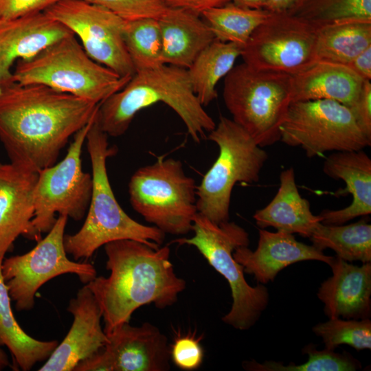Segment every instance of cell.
<instances>
[{
  "label": "cell",
  "instance_id": "obj_15",
  "mask_svg": "<svg viewBox=\"0 0 371 371\" xmlns=\"http://www.w3.org/2000/svg\"><path fill=\"white\" fill-rule=\"evenodd\" d=\"M108 341L99 351L80 362L74 371H168L170 346L155 325L124 323L106 335Z\"/></svg>",
  "mask_w": 371,
  "mask_h": 371
},
{
  "label": "cell",
  "instance_id": "obj_29",
  "mask_svg": "<svg viewBox=\"0 0 371 371\" xmlns=\"http://www.w3.org/2000/svg\"><path fill=\"white\" fill-rule=\"evenodd\" d=\"M271 14L266 10L243 8L229 2L207 10L201 15L216 39L233 43L243 48L253 32Z\"/></svg>",
  "mask_w": 371,
  "mask_h": 371
},
{
  "label": "cell",
  "instance_id": "obj_24",
  "mask_svg": "<svg viewBox=\"0 0 371 371\" xmlns=\"http://www.w3.org/2000/svg\"><path fill=\"white\" fill-rule=\"evenodd\" d=\"M253 217L260 229L271 227L304 238H309L321 223L319 216L312 213L309 201L300 194L292 167L280 172L276 194Z\"/></svg>",
  "mask_w": 371,
  "mask_h": 371
},
{
  "label": "cell",
  "instance_id": "obj_17",
  "mask_svg": "<svg viewBox=\"0 0 371 371\" xmlns=\"http://www.w3.org/2000/svg\"><path fill=\"white\" fill-rule=\"evenodd\" d=\"M258 246L251 251L248 246L237 247L233 252L244 273L254 276L258 283L273 282L286 267L300 261L317 260L330 265L335 256L324 254L314 245L296 240L293 234L260 229Z\"/></svg>",
  "mask_w": 371,
  "mask_h": 371
},
{
  "label": "cell",
  "instance_id": "obj_23",
  "mask_svg": "<svg viewBox=\"0 0 371 371\" xmlns=\"http://www.w3.org/2000/svg\"><path fill=\"white\" fill-rule=\"evenodd\" d=\"M363 82L347 65L317 61L292 75V102L330 100L350 108L357 100Z\"/></svg>",
  "mask_w": 371,
  "mask_h": 371
},
{
  "label": "cell",
  "instance_id": "obj_22",
  "mask_svg": "<svg viewBox=\"0 0 371 371\" xmlns=\"http://www.w3.org/2000/svg\"><path fill=\"white\" fill-rule=\"evenodd\" d=\"M164 64L188 69L215 36L200 15L186 9L168 8L158 19Z\"/></svg>",
  "mask_w": 371,
  "mask_h": 371
},
{
  "label": "cell",
  "instance_id": "obj_9",
  "mask_svg": "<svg viewBox=\"0 0 371 371\" xmlns=\"http://www.w3.org/2000/svg\"><path fill=\"white\" fill-rule=\"evenodd\" d=\"M196 188L181 161L164 156L137 169L128 183L133 210L164 233L177 236L192 231L197 214Z\"/></svg>",
  "mask_w": 371,
  "mask_h": 371
},
{
  "label": "cell",
  "instance_id": "obj_21",
  "mask_svg": "<svg viewBox=\"0 0 371 371\" xmlns=\"http://www.w3.org/2000/svg\"><path fill=\"white\" fill-rule=\"evenodd\" d=\"M324 173L341 179L346 188L337 196L352 194L351 203L339 210H324L318 216L325 225H342L359 216L371 214V159L363 150L335 152L328 155L322 167Z\"/></svg>",
  "mask_w": 371,
  "mask_h": 371
},
{
  "label": "cell",
  "instance_id": "obj_28",
  "mask_svg": "<svg viewBox=\"0 0 371 371\" xmlns=\"http://www.w3.org/2000/svg\"><path fill=\"white\" fill-rule=\"evenodd\" d=\"M309 238L317 248L333 249L347 262H371V225L364 218L348 225L320 223Z\"/></svg>",
  "mask_w": 371,
  "mask_h": 371
},
{
  "label": "cell",
  "instance_id": "obj_40",
  "mask_svg": "<svg viewBox=\"0 0 371 371\" xmlns=\"http://www.w3.org/2000/svg\"><path fill=\"white\" fill-rule=\"evenodd\" d=\"M296 0H267L263 10L271 13L286 11Z\"/></svg>",
  "mask_w": 371,
  "mask_h": 371
},
{
  "label": "cell",
  "instance_id": "obj_25",
  "mask_svg": "<svg viewBox=\"0 0 371 371\" xmlns=\"http://www.w3.org/2000/svg\"><path fill=\"white\" fill-rule=\"evenodd\" d=\"M370 46L371 19H344L317 27V61L347 65Z\"/></svg>",
  "mask_w": 371,
  "mask_h": 371
},
{
  "label": "cell",
  "instance_id": "obj_30",
  "mask_svg": "<svg viewBox=\"0 0 371 371\" xmlns=\"http://www.w3.org/2000/svg\"><path fill=\"white\" fill-rule=\"evenodd\" d=\"M124 40L135 72L165 65L162 59L161 38L157 19L127 21Z\"/></svg>",
  "mask_w": 371,
  "mask_h": 371
},
{
  "label": "cell",
  "instance_id": "obj_38",
  "mask_svg": "<svg viewBox=\"0 0 371 371\" xmlns=\"http://www.w3.org/2000/svg\"><path fill=\"white\" fill-rule=\"evenodd\" d=\"M169 8H183L199 15L210 8L223 6L232 0H163Z\"/></svg>",
  "mask_w": 371,
  "mask_h": 371
},
{
  "label": "cell",
  "instance_id": "obj_27",
  "mask_svg": "<svg viewBox=\"0 0 371 371\" xmlns=\"http://www.w3.org/2000/svg\"><path fill=\"white\" fill-rule=\"evenodd\" d=\"M242 49L235 43L215 38L187 69L192 90L203 106L216 98L218 82L234 67Z\"/></svg>",
  "mask_w": 371,
  "mask_h": 371
},
{
  "label": "cell",
  "instance_id": "obj_14",
  "mask_svg": "<svg viewBox=\"0 0 371 371\" xmlns=\"http://www.w3.org/2000/svg\"><path fill=\"white\" fill-rule=\"evenodd\" d=\"M44 12L77 36L93 60L122 77L135 74L124 40L127 21L81 0H59Z\"/></svg>",
  "mask_w": 371,
  "mask_h": 371
},
{
  "label": "cell",
  "instance_id": "obj_3",
  "mask_svg": "<svg viewBox=\"0 0 371 371\" xmlns=\"http://www.w3.org/2000/svg\"><path fill=\"white\" fill-rule=\"evenodd\" d=\"M157 102L179 115L196 143L216 126L194 93L187 69L170 65L135 72L122 89L99 104L95 120L108 136L120 137L140 110Z\"/></svg>",
  "mask_w": 371,
  "mask_h": 371
},
{
  "label": "cell",
  "instance_id": "obj_32",
  "mask_svg": "<svg viewBox=\"0 0 371 371\" xmlns=\"http://www.w3.org/2000/svg\"><path fill=\"white\" fill-rule=\"evenodd\" d=\"M308 359L297 365L293 362L284 366L282 363L266 361L258 363L254 360L243 362V366L251 371H355L361 368V362L348 352L338 353L327 348L318 350L313 344L302 349Z\"/></svg>",
  "mask_w": 371,
  "mask_h": 371
},
{
  "label": "cell",
  "instance_id": "obj_16",
  "mask_svg": "<svg viewBox=\"0 0 371 371\" xmlns=\"http://www.w3.org/2000/svg\"><path fill=\"white\" fill-rule=\"evenodd\" d=\"M67 311L73 315L71 326L39 371H74L108 341L101 326L102 314L93 293L87 284L70 300Z\"/></svg>",
  "mask_w": 371,
  "mask_h": 371
},
{
  "label": "cell",
  "instance_id": "obj_6",
  "mask_svg": "<svg viewBox=\"0 0 371 371\" xmlns=\"http://www.w3.org/2000/svg\"><path fill=\"white\" fill-rule=\"evenodd\" d=\"M192 231V237L179 238L172 242L196 247L225 278L231 289L232 304L222 321L235 329L249 330L258 321L269 302L267 288L260 283L255 286L249 285L245 278L243 266L233 256L237 247L249 246V234L234 222L217 224L198 212Z\"/></svg>",
  "mask_w": 371,
  "mask_h": 371
},
{
  "label": "cell",
  "instance_id": "obj_7",
  "mask_svg": "<svg viewBox=\"0 0 371 371\" xmlns=\"http://www.w3.org/2000/svg\"><path fill=\"white\" fill-rule=\"evenodd\" d=\"M223 98L232 120L260 146H271L280 140V126L292 102V75L243 63L225 76Z\"/></svg>",
  "mask_w": 371,
  "mask_h": 371
},
{
  "label": "cell",
  "instance_id": "obj_10",
  "mask_svg": "<svg viewBox=\"0 0 371 371\" xmlns=\"http://www.w3.org/2000/svg\"><path fill=\"white\" fill-rule=\"evenodd\" d=\"M280 141L302 148L308 158L371 146V138L350 109L330 100L291 102L280 126Z\"/></svg>",
  "mask_w": 371,
  "mask_h": 371
},
{
  "label": "cell",
  "instance_id": "obj_19",
  "mask_svg": "<svg viewBox=\"0 0 371 371\" xmlns=\"http://www.w3.org/2000/svg\"><path fill=\"white\" fill-rule=\"evenodd\" d=\"M38 172L0 163V260L22 235L32 240L33 193Z\"/></svg>",
  "mask_w": 371,
  "mask_h": 371
},
{
  "label": "cell",
  "instance_id": "obj_2",
  "mask_svg": "<svg viewBox=\"0 0 371 371\" xmlns=\"http://www.w3.org/2000/svg\"><path fill=\"white\" fill-rule=\"evenodd\" d=\"M108 277L96 276L86 284L102 311L106 335L124 323L142 306L164 309L175 304L186 287L176 274L168 246L153 248L130 239L106 243Z\"/></svg>",
  "mask_w": 371,
  "mask_h": 371
},
{
  "label": "cell",
  "instance_id": "obj_8",
  "mask_svg": "<svg viewBox=\"0 0 371 371\" xmlns=\"http://www.w3.org/2000/svg\"><path fill=\"white\" fill-rule=\"evenodd\" d=\"M207 138L218 147V156L196 186L197 212L220 224L229 221L234 186L260 180L268 154L232 119L221 116Z\"/></svg>",
  "mask_w": 371,
  "mask_h": 371
},
{
  "label": "cell",
  "instance_id": "obj_41",
  "mask_svg": "<svg viewBox=\"0 0 371 371\" xmlns=\"http://www.w3.org/2000/svg\"><path fill=\"white\" fill-rule=\"evenodd\" d=\"M267 1V0H232L231 2L243 8L263 9Z\"/></svg>",
  "mask_w": 371,
  "mask_h": 371
},
{
  "label": "cell",
  "instance_id": "obj_18",
  "mask_svg": "<svg viewBox=\"0 0 371 371\" xmlns=\"http://www.w3.org/2000/svg\"><path fill=\"white\" fill-rule=\"evenodd\" d=\"M74 35L64 24L43 12L0 20V78L11 83L16 61L31 58L58 41Z\"/></svg>",
  "mask_w": 371,
  "mask_h": 371
},
{
  "label": "cell",
  "instance_id": "obj_26",
  "mask_svg": "<svg viewBox=\"0 0 371 371\" xmlns=\"http://www.w3.org/2000/svg\"><path fill=\"white\" fill-rule=\"evenodd\" d=\"M0 260V347L6 346L13 363L23 371L47 360L59 342L40 341L27 335L16 322L11 308L10 296L1 273Z\"/></svg>",
  "mask_w": 371,
  "mask_h": 371
},
{
  "label": "cell",
  "instance_id": "obj_34",
  "mask_svg": "<svg viewBox=\"0 0 371 371\" xmlns=\"http://www.w3.org/2000/svg\"><path fill=\"white\" fill-rule=\"evenodd\" d=\"M102 7L125 21L159 19L168 10L163 0H81Z\"/></svg>",
  "mask_w": 371,
  "mask_h": 371
},
{
  "label": "cell",
  "instance_id": "obj_37",
  "mask_svg": "<svg viewBox=\"0 0 371 371\" xmlns=\"http://www.w3.org/2000/svg\"><path fill=\"white\" fill-rule=\"evenodd\" d=\"M363 132L371 138V83L364 80L361 92L350 108Z\"/></svg>",
  "mask_w": 371,
  "mask_h": 371
},
{
  "label": "cell",
  "instance_id": "obj_39",
  "mask_svg": "<svg viewBox=\"0 0 371 371\" xmlns=\"http://www.w3.org/2000/svg\"><path fill=\"white\" fill-rule=\"evenodd\" d=\"M347 66L364 80L371 79V46L354 58Z\"/></svg>",
  "mask_w": 371,
  "mask_h": 371
},
{
  "label": "cell",
  "instance_id": "obj_42",
  "mask_svg": "<svg viewBox=\"0 0 371 371\" xmlns=\"http://www.w3.org/2000/svg\"><path fill=\"white\" fill-rule=\"evenodd\" d=\"M10 366V361L7 354L0 347V370Z\"/></svg>",
  "mask_w": 371,
  "mask_h": 371
},
{
  "label": "cell",
  "instance_id": "obj_33",
  "mask_svg": "<svg viewBox=\"0 0 371 371\" xmlns=\"http://www.w3.org/2000/svg\"><path fill=\"white\" fill-rule=\"evenodd\" d=\"M312 330L322 339L328 350H335L342 344H347L357 350L371 348L370 319L333 318L317 324Z\"/></svg>",
  "mask_w": 371,
  "mask_h": 371
},
{
  "label": "cell",
  "instance_id": "obj_5",
  "mask_svg": "<svg viewBox=\"0 0 371 371\" xmlns=\"http://www.w3.org/2000/svg\"><path fill=\"white\" fill-rule=\"evenodd\" d=\"M130 79L93 60L71 35L31 58L19 60L11 82L43 85L100 104Z\"/></svg>",
  "mask_w": 371,
  "mask_h": 371
},
{
  "label": "cell",
  "instance_id": "obj_1",
  "mask_svg": "<svg viewBox=\"0 0 371 371\" xmlns=\"http://www.w3.org/2000/svg\"><path fill=\"white\" fill-rule=\"evenodd\" d=\"M98 106L43 85L3 86L0 141L10 162L35 172L54 165L69 139L91 120Z\"/></svg>",
  "mask_w": 371,
  "mask_h": 371
},
{
  "label": "cell",
  "instance_id": "obj_12",
  "mask_svg": "<svg viewBox=\"0 0 371 371\" xmlns=\"http://www.w3.org/2000/svg\"><path fill=\"white\" fill-rule=\"evenodd\" d=\"M67 220V216L58 215L52 229L33 249L2 260L1 273L16 311L33 308L39 288L55 277L72 273L86 284L97 276L92 264L67 257L63 243Z\"/></svg>",
  "mask_w": 371,
  "mask_h": 371
},
{
  "label": "cell",
  "instance_id": "obj_4",
  "mask_svg": "<svg viewBox=\"0 0 371 371\" xmlns=\"http://www.w3.org/2000/svg\"><path fill=\"white\" fill-rule=\"evenodd\" d=\"M108 137L95 115L86 137L93 181L89 205L81 228L63 238L67 254L76 260H88L100 247L115 240H134L158 248L165 238L166 234L159 228L130 217L116 200L106 169V159L116 149L109 146Z\"/></svg>",
  "mask_w": 371,
  "mask_h": 371
},
{
  "label": "cell",
  "instance_id": "obj_36",
  "mask_svg": "<svg viewBox=\"0 0 371 371\" xmlns=\"http://www.w3.org/2000/svg\"><path fill=\"white\" fill-rule=\"evenodd\" d=\"M59 0H0V20L19 18L45 10Z\"/></svg>",
  "mask_w": 371,
  "mask_h": 371
},
{
  "label": "cell",
  "instance_id": "obj_31",
  "mask_svg": "<svg viewBox=\"0 0 371 371\" xmlns=\"http://www.w3.org/2000/svg\"><path fill=\"white\" fill-rule=\"evenodd\" d=\"M285 12L319 27L344 19H371V0H296Z\"/></svg>",
  "mask_w": 371,
  "mask_h": 371
},
{
  "label": "cell",
  "instance_id": "obj_43",
  "mask_svg": "<svg viewBox=\"0 0 371 371\" xmlns=\"http://www.w3.org/2000/svg\"><path fill=\"white\" fill-rule=\"evenodd\" d=\"M2 91H3V85H2L1 80L0 78V94L1 93Z\"/></svg>",
  "mask_w": 371,
  "mask_h": 371
},
{
  "label": "cell",
  "instance_id": "obj_13",
  "mask_svg": "<svg viewBox=\"0 0 371 371\" xmlns=\"http://www.w3.org/2000/svg\"><path fill=\"white\" fill-rule=\"evenodd\" d=\"M317 29L286 12L272 13L251 34L240 56L255 69L294 75L317 62Z\"/></svg>",
  "mask_w": 371,
  "mask_h": 371
},
{
  "label": "cell",
  "instance_id": "obj_35",
  "mask_svg": "<svg viewBox=\"0 0 371 371\" xmlns=\"http://www.w3.org/2000/svg\"><path fill=\"white\" fill-rule=\"evenodd\" d=\"M170 357L174 363L183 370L198 369L203 360V350L194 335L178 337L170 346Z\"/></svg>",
  "mask_w": 371,
  "mask_h": 371
},
{
  "label": "cell",
  "instance_id": "obj_20",
  "mask_svg": "<svg viewBox=\"0 0 371 371\" xmlns=\"http://www.w3.org/2000/svg\"><path fill=\"white\" fill-rule=\"evenodd\" d=\"M333 275L318 289L328 319H370L371 316V262L357 266L335 256L329 265Z\"/></svg>",
  "mask_w": 371,
  "mask_h": 371
},
{
  "label": "cell",
  "instance_id": "obj_11",
  "mask_svg": "<svg viewBox=\"0 0 371 371\" xmlns=\"http://www.w3.org/2000/svg\"><path fill=\"white\" fill-rule=\"evenodd\" d=\"M95 115L74 134L63 159L38 172L33 193L34 214L31 222L34 240H39L42 234L52 229L57 219L56 214L75 221L82 219L87 214L93 181L91 174L82 170L81 155Z\"/></svg>",
  "mask_w": 371,
  "mask_h": 371
}]
</instances>
